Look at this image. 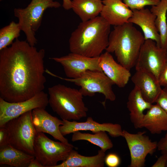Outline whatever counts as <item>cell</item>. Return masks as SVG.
<instances>
[{"mask_svg":"<svg viewBox=\"0 0 167 167\" xmlns=\"http://www.w3.org/2000/svg\"><path fill=\"white\" fill-rule=\"evenodd\" d=\"M45 55L44 49L38 50L18 38L0 50V97L18 102L43 91L46 82Z\"/></svg>","mask_w":167,"mask_h":167,"instance_id":"6da1fadb","label":"cell"},{"mask_svg":"<svg viewBox=\"0 0 167 167\" xmlns=\"http://www.w3.org/2000/svg\"><path fill=\"white\" fill-rule=\"evenodd\" d=\"M111 26L101 16L82 21L70 38L71 52L90 57H100L108 46Z\"/></svg>","mask_w":167,"mask_h":167,"instance_id":"7a4b0ae2","label":"cell"},{"mask_svg":"<svg viewBox=\"0 0 167 167\" xmlns=\"http://www.w3.org/2000/svg\"><path fill=\"white\" fill-rule=\"evenodd\" d=\"M145 41L141 32L128 22L114 26L105 50L114 53L119 63L130 70L135 66Z\"/></svg>","mask_w":167,"mask_h":167,"instance_id":"3957f363","label":"cell"},{"mask_svg":"<svg viewBox=\"0 0 167 167\" xmlns=\"http://www.w3.org/2000/svg\"><path fill=\"white\" fill-rule=\"evenodd\" d=\"M49 104L62 119L79 120L87 116L88 108L79 90L58 84L48 88Z\"/></svg>","mask_w":167,"mask_h":167,"instance_id":"277c9868","label":"cell"},{"mask_svg":"<svg viewBox=\"0 0 167 167\" xmlns=\"http://www.w3.org/2000/svg\"><path fill=\"white\" fill-rule=\"evenodd\" d=\"M61 6L59 2L54 0H32L26 8L14 9V15L18 19L20 29L31 45L35 46L37 43L35 33L41 25L45 11L48 8H58Z\"/></svg>","mask_w":167,"mask_h":167,"instance_id":"5b68a950","label":"cell"},{"mask_svg":"<svg viewBox=\"0 0 167 167\" xmlns=\"http://www.w3.org/2000/svg\"><path fill=\"white\" fill-rule=\"evenodd\" d=\"M32 111L10 120L3 127L7 131L8 144L34 156V143L36 133L32 122Z\"/></svg>","mask_w":167,"mask_h":167,"instance_id":"8992f818","label":"cell"},{"mask_svg":"<svg viewBox=\"0 0 167 167\" xmlns=\"http://www.w3.org/2000/svg\"><path fill=\"white\" fill-rule=\"evenodd\" d=\"M74 146L70 143L54 141L43 132L36 133L34 143V156L44 167H55L64 161Z\"/></svg>","mask_w":167,"mask_h":167,"instance_id":"52a82bcc","label":"cell"},{"mask_svg":"<svg viewBox=\"0 0 167 167\" xmlns=\"http://www.w3.org/2000/svg\"><path fill=\"white\" fill-rule=\"evenodd\" d=\"M56 77L80 87L79 90L83 96H92L96 93L102 94L105 98V101L102 102L104 106L106 100L111 101L116 100V96L112 88L114 84L103 71H88L76 79L64 78L57 75Z\"/></svg>","mask_w":167,"mask_h":167,"instance_id":"ba28073f","label":"cell"},{"mask_svg":"<svg viewBox=\"0 0 167 167\" xmlns=\"http://www.w3.org/2000/svg\"><path fill=\"white\" fill-rule=\"evenodd\" d=\"M49 104L48 95L43 91L25 101L10 102L0 97V127L8 121L37 108L45 109Z\"/></svg>","mask_w":167,"mask_h":167,"instance_id":"9c48e42d","label":"cell"},{"mask_svg":"<svg viewBox=\"0 0 167 167\" xmlns=\"http://www.w3.org/2000/svg\"><path fill=\"white\" fill-rule=\"evenodd\" d=\"M166 51L158 46L154 41L145 40L135 66L136 71L151 73L158 80L161 70L167 62Z\"/></svg>","mask_w":167,"mask_h":167,"instance_id":"30bf717a","label":"cell"},{"mask_svg":"<svg viewBox=\"0 0 167 167\" xmlns=\"http://www.w3.org/2000/svg\"><path fill=\"white\" fill-rule=\"evenodd\" d=\"M145 133L144 131L132 134L123 130V137L126 140L130 152L129 167H144L147 155L153 154L157 148V142L152 141L145 135Z\"/></svg>","mask_w":167,"mask_h":167,"instance_id":"8fae6325","label":"cell"},{"mask_svg":"<svg viewBox=\"0 0 167 167\" xmlns=\"http://www.w3.org/2000/svg\"><path fill=\"white\" fill-rule=\"evenodd\" d=\"M63 67L66 77L76 79L89 70L103 71L99 64V57H90L71 52L60 57L49 58Z\"/></svg>","mask_w":167,"mask_h":167,"instance_id":"7c38bea8","label":"cell"},{"mask_svg":"<svg viewBox=\"0 0 167 167\" xmlns=\"http://www.w3.org/2000/svg\"><path fill=\"white\" fill-rule=\"evenodd\" d=\"M62 120L63 124L60 126L59 129L64 136L77 131H89L93 133L102 131L108 132L112 137H123V130L118 124L100 123L94 120L91 117H88L86 121L83 122L65 119Z\"/></svg>","mask_w":167,"mask_h":167,"instance_id":"4fadbf2b","label":"cell"},{"mask_svg":"<svg viewBox=\"0 0 167 167\" xmlns=\"http://www.w3.org/2000/svg\"><path fill=\"white\" fill-rule=\"evenodd\" d=\"M32 120L36 133L43 132L51 135L54 139L68 144L67 139L60 132L62 120L48 113L45 109L37 108L32 111Z\"/></svg>","mask_w":167,"mask_h":167,"instance_id":"5bb4252c","label":"cell"},{"mask_svg":"<svg viewBox=\"0 0 167 167\" xmlns=\"http://www.w3.org/2000/svg\"><path fill=\"white\" fill-rule=\"evenodd\" d=\"M99 64L104 73L118 87H124L131 77L130 70L117 63L106 51L99 57Z\"/></svg>","mask_w":167,"mask_h":167,"instance_id":"9a60e30c","label":"cell"},{"mask_svg":"<svg viewBox=\"0 0 167 167\" xmlns=\"http://www.w3.org/2000/svg\"><path fill=\"white\" fill-rule=\"evenodd\" d=\"M132 11V14L128 22L140 27L145 40H152L161 47L160 35L155 24L156 16L148 8Z\"/></svg>","mask_w":167,"mask_h":167,"instance_id":"2e32d148","label":"cell"},{"mask_svg":"<svg viewBox=\"0 0 167 167\" xmlns=\"http://www.w3.org/2000/svg\"><path fill=\"white\" fill-rule=\"evenodd\" d=\"M131 79L143 98L152 104L155 103L162 88L155 75L146 71H136Z\"/></svg>","mask_w":167,"mask_h":167,"instance_id":"e0dca14e","label":"cell"},{"mask_svg":"<svg viewBox=\"0 0 167 167\" xmlns=\"http://www.w3.org/2000/svg\"><path fill=\"white\" fill-rule=\"evenodd\" d=\"M102 3L100 16L110 25L117 26L128 22L133 11L122 0H103Z\"/></svg>","mask_w":167,"mask_h":167,"instance_id":"ac0fdd59","label":"cell"},{"mask_svg":"<svg viewBox=\"0 0 167 167\" xmlns=\"http://www.w3.org/2000/svg\"><path fill=\"white\" fill-rule=\"evenodd\" d=\"M152 104L143 97L139 90L134 87L130 93L127 107L130 112L131 122L136 129L142 128V124L145 110L149 109Z\"/></svg>","mask_w":167,"mask_h":167,"instance_id":"d6986e66","label":"cell"},{"mask_svg":"<svg viewBox=\"0 0 167 167\" xmlns=\"http://www.w3.org/2000/svg\"><path fill=\"white\" fill-rule=\"evenodd\" d=\"M142 127L153 134L167 131V113L157 104L152 105L144 114Z\"/></svg>","mask_w":167,"mask_h":167,"instance_id":"ffe728a7","label":"cell"},{"mask_svg":"<svg viewBox=\"0 0 167 167\" xmlns=\"http://www.w3.org/2000/svg\"><path fill=\"white\" fill-rule=\"evenodd\" d=\"M105 152L101 149L97 155L88 156H82L73 149L66 160L55 167H103Z\"/></svg>","mask_w":167,"mask_h":167,"instance_id":"44dd1931","label":"cell"},{"mask_svg":"<svg viewBox=\"0 0 167 167\" xmlns=\"http://www.w3.org/2000/svg\"><path fill=\"white\" fill-rule=\"evenodd\" d=\"M34 156L16 149L8 144L0 148V165L13 167H27Z\"/></svg>","mask_w":167,"mask_h":167,"instance_id":"7402d4cb","label":"cell"},{"mask_svg":"<svg viewBox=\"0 0 167 167\" xmlns=\"http://www.w3.org/2000/svg\"><path fill=\"white\" fill-rule=\"evenodd\" d=\"M103 6L101 0H73L71 9L84 22L98 16Z\"/></svg>","mask_w":167,"mask_h":167,"instance_id":"603a6c76","label":"cell"},{"mask_svg":"<svg viewBox=\"0 0 167 167\" xmlns=\"http://www.w3.org/2000/svg\"><path fill=\"white\" fill-rule=\"evenodd\" d=\"M150 10L156 16L155 24L160 35V47L167 50V0H160L157 4L152 6Z\"/></svg>","mask_w":167,"mask_h":167,"instance_id":"cb8c5ba5","label":"cell"},{"mask_svg":"<svg viewBox=\"0 0 167 167\" xmlns=\"http://www.w3.org/2000/svg\"><path fill=\"white\" fill-rule=\"evenodd\" d=\"M73 133L71 140L73 142L80 140L87 141L99 147L105 152L113 147V143L105 131H99L93 134L82 133L80 131Z\"/></svg>","mask_w":167,"mask_h":167,"instance_id":"d4e9b609","label":"cell"},{"mask_svg":"<svg viewBox=\"0 0 167 167\" xmlns=\"http://www.w3.org/2000/svg\"><path fill=\"white\" fill-rule=\"evenodd\" d=\"M21 31L18 23L14 21L0 30V50L11 45L18 38Z\"/></svg>","mask_w":167,"mask_h":167,"instance_id":"484cf974","label":"cell"},{"mask_svg":"<svg viewBox=\"0 0 167 167\" xmlns=\"http://www.w3.org/2000/svg\"><path fill=\"white\" fill-rule=\"evenodd\" d=\"M123 2L132 10H139L147 6L157 4L160 0H122Z\"/></svg>","mask_w":167,"mask_h":167,"instance_id":"4316f807","label":"cell"},{"mask_svg":"<svg viewBox=\"0 0 167 167\" xmlns=\"http://www.w3.org/2000/svg\"><path fill=\"white\" fill-rule=\"evenodd\" d=\"M105 163L109 167H117L121 163V159L117 154L110 153L105 156Z\"/></svg>","mask_w":167,"mask_h":167,"instance_id":"83f0119b","label":"cell"},{"mask_svg":"<svg viewBox=\"0 0 167 167\" xmlns=\"http://www.w3.org/2000/svg\"><path fill=\"white\" fill-rule=\"evenodd\" d=\"M155 103L167 113V86L162 88Z\"/></svg>","mask_w":167,"mask_h":167,"instance_id":"f1b7e54d","label":"cell"},{"mask_svg":"<svg viewBox=\"0 0 167 167\" xmlns=\"http://www.w3.org/2000/svg\"><path fill=\"white\" fill-rule=\"evenodd\" d=\"M158 81L161 87L167 86V62L161 70L158 78Z\"/></svg>","mask_w":167,"mask_h":167,"instance_id":"f546056e","label":"cell"},{"mask_svg":"<svg viewBox=\"0 0 167 167\" xmlns=\"http://www.w3.org/2000/svg\"><path fill=\"white\" fill-rule=\"evenodd\" d=\"M157 149L161 151L162 154L167 155V132L164 137L161 138L157 143Z\"/></svg>","mask_w":167,"mask_h":167,"instance_id":"4dcf8cb0","label":"cell"},{"mask_svg":"<svg viewBox=\"0 0 167 167\" xmlns=\"http://www.w3.org/2000/svg\"><path fill=\"white\" fill-rule=\"evenodd\" d=\"M8 144L7 132L4 127L0 128V148Z\"/></svg>","mask_w":167,"mask_h":167,"instance_id":"1f68e13d","label":"cell"},{"mask_svg":"<svg viewBox=\"0 0 167 167\" xmlns=\"http://www.w3.org/2000/svg\"><path fill=\"white\" fill-rule=\"evenodd\" d=\"M167 164V155L162 154L152 167H166Z\"/></svg>","mask_w":167,"mask_h":167,"instance_id":"d6a6232c","label":"cell"},{"mask_svg":"<svg viewBox=\"0 0 167 167\" xmlns=\"http://www.w3.org/2000/svg\"><path fill=\"white\" fill-rule=\"evenodd\" d=\"M28 167H44V166L37 159L34 158L31 160Z\"/></svg>","mask_w":167,"mask_h":167,"instance_id":"836d02e7","label":"cell"},{"mask_svg":"<svg viewBox=\"0 0 167 167\" xmlns=\"http://www.w3.org/2000/svg\"><path fill=\"white\" fill-rule=\"evenodd\" d=\"M62 6L66 10L72 8V1L71 0H63Z\"/></svg>","mask_w":167,"mask_h":167,"instance_id":"e575fe53","label":"cell"},{"mask_svg":"<svg viewBox=\"0 0 167 167\" xmlns=\"http://www.w3.org/2000/svg\"><path fill=\"white\" fill-rule=\"evenodd\" d=\"M166 61L167 62V50L166 51Z\"/></svg>","mask_w":167,"mask_h":167,"instance_id":"d590c367","label":"cell"},{"mask_svg":"<svg viewBox=\"0 0 167 167\" xmlns=\"http://www.w3.org/2000/svg\"><path fill=\"white\" fill-rule=\"evenodd\" d=\"M2 0H0V1H2Z\"/></svg>","mask_w":167,"mask_h":167,"instance_id":"8d00e7d4","label":"cell"},{"mask_svg":"<svg viewBox=\"0 0 167 167\" xmlns=\"http://www.w3.org/2000/svg\"><path fill=\"white\" fill-rule=\"evenodd\" d=\"M166 167H167V164Z\"/></svg>","mask_w":167,"mask_h":167,"instance_id":"74e56055","label":"cell"}]
</instances>
